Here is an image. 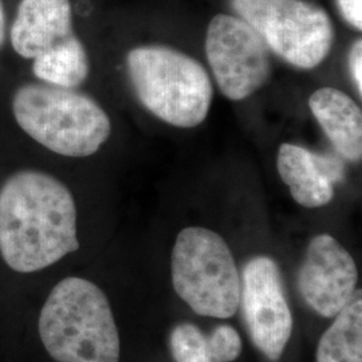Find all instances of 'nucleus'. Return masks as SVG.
<instances>
[{"instance_id": "obj_1", "label": "nucleus", "mask_w": 362, "mask_h": 362, "mask_svg": "<svg viewBox=\"0 0 362 362\" xmlns=\"http://www.w3.org/2000/svg\"><path fill=\"white\" fill-rule=\"evenodd\" d=\"M77 207L62 181L19 170L0 189V252L18 272H39L76 252Z\"/></svg>"}, {"instance_id": "obj_2", "label": "nucleus", "mask_w": 362, "mask_h": 362, "mask_svg": "<svg viewBox=\"0 0 362 362\" xmlns=\"http://www.w3.org/2000/svg\"><path fill=\"white\" fill-rule=\"evenodd\" d=\"M43 346L58 362H119L110 303L90 281L70 276L55 286L39 317Z\"/></svg>"}, {"instance_id": "obj_3", "label": "nucleus", "mask_w": 362, "mask_h": 362, "mask_svg": "<svg viewBox=\"0 0 362 362\" xmlns=\"http://www.w3.org/2000/svg\"><path fill=\"white\" fill-rule=\"evenodd\" d=\"M127 67L139 101L158 119L181 129L206 121L214 86L199 61L168 46L148 45L128 52Z\"/></svg>"}, {"instance_id": "obj_4", "label": "nucleus", "mask_w": 362, "mask_h": 362, "mask_svg": "<svg viewBox=\"0 0 362 362\" xmlns=\"http://www.w3.org/2000/svg\"><path fill=\"white\" fill-rule=\"evenodd\" d=\"M13 117L27 134L57 155L89 157L110 137L112 124L91 97L49 83L15 91Z\"/></svg>"}, {"instance_id": "obj_5", "label": "nucleus", "mask_w": 362, "mask_h": 362, "mask_svg": "<svg viewBox=\"0 0 362 362\" xmlns=\"http://www.w3.org/2000/svg\"><path fill=\"white\" fill-rule=\"evenodd\" d=\"M170 269L175 291L196 314L220 320L235 315L242 281L233 252L219 233L203 227L181 230Z\"/></svg>"}, {"instance_id": "obj_6", "label": "nucleus", "mask_w": 362, "mask_h": 362, "mask_svg": "<svg viewBox=\"0 0 362 362\" xmlns=\"http://www.w3.org/2000/svg\"><path fill=\"white\" fill-rule=\"evenodd\" d=\"M269 50L288 65L310 70L332 52L336 31L329 13L308 0H231Z\"/></svg>"}, {"instance_id": "obj_7", "label": "nucleus", "mask_w": 362, "mask_h": 362, "mask_svg": "<svg viewBox=\"0 0 362 362\" xmlns=\"http://www.w3.org/2000/svg\"><path fill=\"white\" fill-rule=\"evenodd\" d=\"M208 65L220 91L231 101H243L272 77L270 50L258 33L239 16L218 13L206 35Z\"/></svg>"}, {"instance_id": "obj_8", "label": "nucleus", "mask_w": 362, "mask_h": 362, "mask_svg": "<svg viewBox=\"0 0 362 362\" xmlns=\"http://www.w3.org/2000/svg\"><path fill=\"white\" fill-rule=\"evenodd\" d=\"M240 300L252 342L269 360L278 361L293 333V314L274 259L260 255L247 262Z\"/></svg>"}, {"instance_id": "obj_9", "label": "nucleus", "mask_w": 362, "mask_h": 362, "mask_svg": "<svg viewBox=\"0 0 362 362\" xmlns=\"http://www.w3.org/2000/svg\"><path fill=\"white\" fill-rule=\"evenodd\" d=\"M358 272L349 251L336 238L321 233L311 239L298 274V288L317 314L333 318L357 293Z\"/></svg>"}, {"instance_id": "obj_10", "label": "nucleus", "mask_w": 362, "mask_h": 362, "mask_svg": "<svg viewBox=\"0 0 362 362\" xmlns=\"http://www.w3.org/2000/svg\"><path fill=\"white\" fill-rule=\"evenodd\" d=\"M276 168L293 199L305 208L327 206L334 199V185L345 177L339 158L314 153L296 144L279 146Z\"/></svg>"}, {"instance_id": "obj_11", "label": "nucleus", "mask_w": 362, "mask_h": 362, "mask_svg": "<svg viewBox=\"0 0 362 362\" xmlns=\"http://www.w3.org/2000/svg\"><path fill=\"white\" fill-rule=\"evenodd\" d=\"M78 38L70 0H22L11 27L18 55L35 59Z\"/></svg>"}, {"instance_id": "obj_12", "label": "nucleus", "mask_w": 362, "mask_h": 362, "mask_svg": "<svg viewBox=\"0 0 362 362\" xmlns=\"http://www.w3.org/2000/svg\"><path fill=\"white\" fill-rule=\"evenodd\" d=\"M311 113L336 149L351 163L362 158V112L350 95L334 88H321L309 98Z\"/></svg>"}, {"instance_id": "obj_13", "label": "nucleus", "mask_w": 362, "mask_h": 362, "mask_svg": "<svg viewBox=\"0 0 362 362\" xmlns=\"http://www.w3.org/2000/svg\"><path fill=\"white\" fill-rule=\"evenodd\" d=\"M333 318L320 339L317 362H362L361 291Z\"/></svg>"}, {"instance_id": "obj_14", "label": "nucleus", "mask_w": 362, "mask_h": 362, "mask_svg": "<svg viewBox=\"0 0 362 362\" xmlns=\"http://www.w3.org/2000/svg\"><path fill=\"white\" fill-rule=\"evenodd\" d=\"M89 71V57L79 38L39 55L33 64L34 76L43 83L67 89H76L83 83Z\"/></svg>"}, {"instance_id": "obj_15", "label": "nucleus", "mask_w": 362, "mask_h": 362, "mask_svg": "<svg viewBox=\"0 0 362 362\" xmlns=\"http://www.w3.org/2000/svg\"><path fill=\"white\" fill-rule=\"evenodd\" d=\"M170 349L176 362H214L208 337L194 324L177 325L170 334Z\"/></svg>"}, {"instance_id": "obj_16", "label": "nucleus", "mask_w": 362, "mask_h": 362, "mask_svg": "<svg viewBox=\"0 0 362 362\" xmlns=\"http://www.w3.org/2000/svg\"><path fill=\"white\" fill-rule=\"evenodd\" d=\"M208 348L214 362H233L242 353V339L230 325H220L208 336Z\"/></svg>"}, {"instance_id": "obj_17", "label": "nucleus", "mask_w": 362, "mask_h": 362, "mask_svg": "<svg viewBox=\"0 0 362 362\" xmlns=\"http://www.w3.org/2000/svg\"><path fill=\"white\" fill-rule=\"evenodd\" d=\"M344 19L356 30H362V0H337Z\"/></svg>"}, {"instance_id": "obj_18", "label": "nucleus", "mask_w": 362, "mask_h": 362, "mask_svg": "<svg viewBox=\"0 0 362 362\" xmlns=\"http://www.w3.org/2000/svg\"><path fill=\"white\" fill-rule=\"evenodd\" d=\"M349 69L351 78L354 81V85L358 90V94H362V40L358 39L353 43L351 50L349 52Z\"/></svg>"}, {"instance_id": "obj_19", "label": "nucleus", "mask_w": 362, "mask_h": 362, "mask_svg": "<svg viewBox=\"0 0 362 362\" xmlns=\"http://www.w3.org/2000/svg\"><path fill=\"white\" fill-rule=\"evenodd\" d=\"M4 35H6V16L3 10V3L0 0V46L4 42Z\"/></svg>"}]
</instances>
